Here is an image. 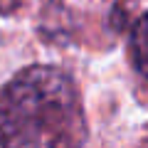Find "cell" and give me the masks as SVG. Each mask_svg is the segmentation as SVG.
I'll list each match as a JSON object with an SVG mask.
<instances>
[{
    "label": "cell",
    "instance_id": "2",
    "mask_svg": "<svg viewBox=\"0 0 148 148\" xmlns=\"http://www.w3.org/2000/svg\"><path fill=\"white\" fill-rule=\"evenodd\" d=\"M131 57L138 74L148 82V12L138 17L131 30Z\"/></svg>",
    "mask_w": 148,
    "mask_h": 148
},
{
    "label": "cell",
    "instance_id": "3",
    "mask_svg": "<svg viewBox=\"0 0 148 148\" xmlns=\"http://www.w3.org/2000/svg\"><path fill=\"white\" fill-rule=\"evenodd\" d=\"M22 0H0V15H8V12H12L17 5H20Z\"/></svg>",
    "mask_w": 148,
    "mask_h": 148
},
{
    "label": "cell",
    "instance_id": "1",
    "mask_svg": "<svg viewBox=\"0 0 148 148\" xmlns=\"http://www.w3.org/2000/svg\"><path fill=\"white\" fill-rule=\"evenodd\" d=\"M86 138L82 99L57 67H30L0 89V143L12 148L79 146Z\"/></svg>",
    "mask_w": 148,
    "mask_h": 148
}]
</instances>
